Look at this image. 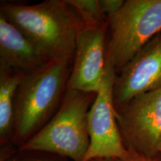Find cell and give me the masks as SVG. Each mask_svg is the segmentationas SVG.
Instances as JSON below:
<instances>
[{"label": "cell", "mask_w": 161, "mask_h": 161, "mask_svg": "<svg viewBox=\"0 0 161 161\" xmlns=\"http://www.w3.org/2000/svg\"><path fill=\"white\" fill-rule=\"evenodd\" d=\"M124 3L123 0H99L101 9L107 17L118 12Z\"/></svg>", "instance_id": "12"}, {"label": "cell", "mask_w": 161, "mask_h": 161, "mask_svg": "<svg viewBox=\"0 0 161 161\" xmlns=\"http://www.w3.org/2000/svg\"><path fill=\"white\" fill-rule=\"evenodd\" d=\"M97 94L67 89L58 111L37 134L19 148L84 161L90 146L87 116Z\"/></svg>", "instance_id": "3"}, {"label": "cell", "mask_w": 161, "mask_h": 161, "mask_svg": "<svg viewBox=\"0 0 161 161\" xmlns=\"http://www.w3.org/2000/svg\"><path fill=\"white\" fill-rule=\"evenodd\" d=\"M159 151H160V156H161V140H160V146H159Z\"/></svg>", "instance_id": "15"}, {"label": "cell", "mask_w": 161, "mask_h": 161, "mask_svg": "<svg viewBox=\"0 0 161 161\" xmlns=\"http://www.w3.org/2000/svg\"><path fill=\"white\" fill-rule=\"evenodd\" d=\"M108 23L88 25L80 20L67 89L97 94L106 65Z\"/></svg>", "instance_id": "7"}, {"label": "cell", "mask_w": 161, "mask_h": 161, "mask_svg": "<svg viewBox=\"0 0 161 161\" xmlns=\"http://www.w3.org/2000/svg\"><path fill=\"white\" fill-rule=\"evenodd\" d=\"M160 161H161V158H160Z\"/></svg>", "instance_id": "16"}, {"label": "cell", "mask_w": 161, "mask_h": 161, "mask_svg": "<svg viewBox=\"0 0 161 161\" xmlns=\"http://www.w3.org/2000/svg\"><path fill=\"white\" fill-rule=\"evenodd\" d=\"M106 55L118 74L136 53L161 31V0H126L108 17Z\"/></svg>", "instance_id": "4"}, {"label": "cell", "mask_w": 161, "mask_h": 161, "mask_svg": "<svg viewBox=\"0 0 161 161\" xmlns=\"http://www.w3.org/2000/svg\"><path fill=\"white\" fill-rule=\"evenodd\" d=\"M20 154L6 161H54L45 157L33 156V152H19Z\"/></svg>", "instance_id": "13"}, {"label": "cell", "mask_w": 161, "mask_h": 161, "mask_svg": "<svg viewBox=\"0 0 161 161\" xmlns=\"http://www.w3.org/2000/svg\"><path fill=\"white\" fill-rule=\"evenodd\" d=\"M116 75L114 64L106 55L102 85L88 113L90 146L84 161L128 158L133 154L126 148L116 122L113 99V86Z\"/></svg>", "instance_id": "6"}, {"label": "cell", "mask_w": 161, "mask_h": 161, "mask_svg": "<svg viewBox=\"0 0 161 161\" xmlns=\"http://www.w3.org/2000/svg\"><path fill=\"white\" fill-rule=\"evenodd\" d=\"M126 148L133 154L159 160L161 140V88L141 94L114 108Z\"/></svg>", "instance_id": "5"}, {"label": "cell", "mask_w": 161, "mask_h": 161, "mask_svg": "<svg viewBox=\"0 0 161 161\" xmlns=\"http://www.w3.org/2000/svg\"><path fill=\"white\" fill-rule=\"evenodd\" d=\"M82 23L102 25L108 23V17L100 7L99 0H65Z\"/></svg>", "instance_id": "11"}, {"label": "cell", "mask_w": 161, "mask_h": 161, "mask_svg": "<svg viewBox=\"0 0 161 161\" xmlns=\"http://www.w3.org/2000/svg\"><path fill=\"white\" fill-rule=\"evenodd\" d=\"M161 88V31L142 46L116 74L113 86L114 108L141 94Z\"/></svg>", "instance_id": "8"}, {"label": "cell", "mask_w": 161, "mask_h": 161, "mask_svg": "<svg viewBox=\"0 0 161 161\" xmlns=\"http://www.w3.org/2000/svg\"><path fill=\"white\" fill-rule=\"evenodd\" d=\"M72 62L51 60L42 69L23 75L14 101L15 144H25L58 111L67 90Z\"/></svg>", "instance_id": "2"}, {"label": "cell", "mask_w": 161, "mask_h": 161, "mask_svg": "<svg viewBox=\"0 0 161 161\" xmlns=\"http://www.w3.org/2000/svg\"><path fill=\"white\" fill-rule=\"evenodd\" d=\"M0 15L51 60H73L80 19L65 0L35 5L2 2Z\"/></svg>", "instance_id": "1"}, {"label": "cell", "mask_w": 161, "mask_h": 161, "mask_svg": "<svg viewBox=\"0 0 161 161\" xmlns=\"http://www.w3.org/2000/svg\"><path fill=\"white\" fill-rule=\"evenodd\" d=\"M50 61L17 28L0 15V68L25 75L42 69Z\"/></svg>", "instance_id": "9"}, {"label": "cell", "mask_w": 161, "mask_h": 161, "mask_svg": "<svg viewBox=\"0 0 161 161\" xmlns=\"http://www.w3.org/2000/svg\"><path fill=\"white\" fill-rule=\"evenodd\" d=\"M160 160H152V159L146 158L145 157L138 155V154H132L131 156L128 158H103L96 159V160H92L91 161H160Z\"/></svg>", "instance_id": "14"}, {"label": "cell", "mask_w": 161, "mask_h": 161, "mask_svg": "<svg viewBox=\"0 0 161 161\" xmlns=\"http://www.w3.org/2000/svg\"><path fill=\"white\" fill-rule=\"evenodd\" d=\"M23 74L0 68V140L2 146L14 139V110Z\"/></svg>", "instance_id": "10"}]
</instances>
